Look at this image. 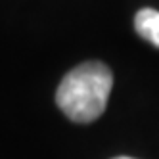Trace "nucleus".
<instances>
[{"label": "nucleus", "mask_w": 159, "mask_h": 159, "mask_svg": "<svg viewBox=\"0 0 159 159\" xmlns=\"http://www.w3.org/2000/svg\"><path fill=\"white\" fill-rule=\"evenodd\" d=\"M113 75L102 61H86L67 73L56 92V104L75 123H92L106 111Z\"/></svg>", "instance_id": "nucleus-1"}, {"label": "nucleus", "mask_w": 159, "mask_h": 159, "mask_svg": "<svg viewBox=\"0 0 159 159\" xmlns=\"http://www.w3.org/2000/svg\"><path fill=\"white\" fill-rule=\"evenodd\" d=\"M136 33L159 48V12L153 8H142L134 17Z\"/></svg>", "instance_id": "nucleus-2"}, {"label": "nucleus", "mask_w": 159, "mask_h": 159, "mask_svg": "<svg viewBox=\"0 0 159 159\" xmlns=\"http://www.w3.org/2000/svg\"><path fill=\"white\" fill-rule=\"evenodd\" d=\"M113 159H134V157H127V155H121V157H113Z\"/></svg>", "instance_id": "nucleus-3"}]
</instances>
